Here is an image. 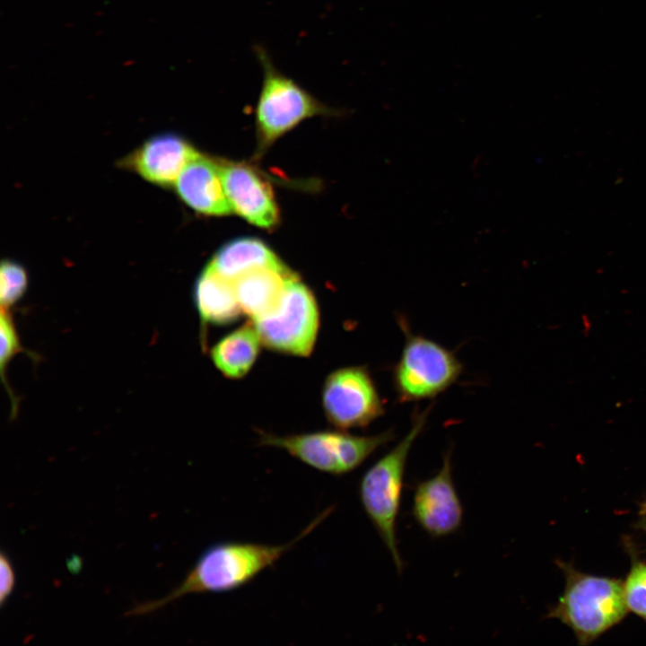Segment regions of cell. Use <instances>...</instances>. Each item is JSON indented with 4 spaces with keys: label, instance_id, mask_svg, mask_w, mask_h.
<instances>
[{
    "label": "cell",
    "instance_id": "7a4b0ae2",
    "mask_svg": "<svg viewBox=\"0 0 646 646\" xmlns=\"http://www.w3.org/2000/svg\"><path fill=\"white\" fill-rule=\"evenodd\" d=\"M432 406L415 408L406 435L362 476L359 496L362 508L388 549L398 573L404 563L397 547V520L409 452L423 432Z\"/></svg>",
    "mask_w": 646,
    "mask_h": 646
},
{
    "label": "cell",
    "instance_id": "30bf717a",
    "mask_svg": "<svg viewBox=\"0 0 646 646\" xmlns=\"http://www.w3.org/2000/svg\"><path fill=\"white\" fill-rule=\"evenodd\" d=\"M223 187L232 212L256 226L271 229L279 210L269 182L253 166L219 159Z\"/></svg>",
    "mask_w": 646,
    "mask_h": 646
},
{
    "label": "cell",
    "instance_id": "6da1fadb",
    "mask_svg": "<svg viewBox=\"0 0 646 646\" xmlns=\"http://www.w3.org/2000/svg\"><path fill=\"white\" fill-rule=\"evenodd\" d=\"M327 509L316 517L294 539L283 545L253 542H222L208 547L182 582L162 598L139 603L126 616L154 612L192 593H224L238 589L274 566L296 544L313 531L331 512Z\"/></svg>",
    "mask_w": 646,
    "mask_h": 646
},
{
    "label": "cell",
    "instance_id": "e0dca14e",
    "mask_svg": "<svg viewBox=\"0 0 646 646\" xmlns=\"http://www.w3.org/2000/svg\"><path fill=\"white\" fill-rule=\"evenodd\" d=\"M0 326H1V354H0V367H1V376H2V381L4 383V388L7 390V393L10 397L11 404H12V413L11 416L13 417L16 415V412L18 410V400L16 397L14 396L13 390L11 389L9 384L7 383L6 378H5V369L7 368L9 362L12 361V359L14 357V355L18 353H22L24 351L22 345L20 342V337L18 336L17 330L15 328V325L13 322V319L9 311V310L6 309H1V320H0Z\"/></svg>",
    "mask_w": 646,
    "mask_h": 646
},
{
    "label": "cell",
    "instance_id": "ba28073f",
    "mask_svg": "<svg viewBox=\"0 0 646 646\" xmlns=\"http://www.w3.org/2000/svg\"><path fill=\"white\" fill-rule=\"evenodd\" d=\"M327 421L338 430L365 428L385 413V403L365 366H348L328 374L322 388Z\"/></svg>",
    "mask_w": 646,
    "mask_h": 646
},
{
    "label": "cell",
    "instance_id": "ac0fdd59",
    "mask_svg": "<svg viewBox=\"0 0 646 646\" xmlns=\"http://www.w3.org/2000/svg\"><path fill=\"white\" fill-rule=\"evenodd\" d=\"M28 273L23 266L12 259H3L0 269L1 309L9 310L24 295L28 288Z\"/></svg>",
    "mask_w": 646,
    "mask_h": 646
},
{
    "label": "cell",
    "instance_id": "5bb4252c",
    "mask_svg": "<svg viewBox=\"0 0 646 646\" xmlns=\"http://www.w3.org/2000/svg\"><path fill=\"white\" fill-rule=\"evenodd\" d=\"M194 301L202 332L207 325L224 326L236 321L242 311L233 283L219 275L208 263L194 285Z\"/></svg>",
    "mask_w": 646,
    "mask_h": 646
},
{
    "label": "cell",
    "instance_id": "277c9868",
    "mask_svg": "<svg viewBox=\"0 0 646 646\" xmlns=\"http://www.w3.org/2000/svg\"><path fill=\"white\" fill-rule=\"evenodd\" d=\"M565 589L548 617L559 619L586 645L619 623L627 612L624 584L617 580L585 574L561 564Z\"/></svg>",
    "mask_w": 646,
    "mask_h": 646
},
{
    "label": "cell",
    "instance_id": "4fadbf2b",
    "mask_svg": "<svg viewBox=\"0 0 646 646\" xmlns=\"http://www.w3.org/2000/svg\"><path fill=\"white\" fill-rule=\"evenodd\" d=\"M296 275L285 265L250 270L232 283L243 314L257 320L273 313L279 306L289 280Z\"/></svg>",
    "mask_w": 646,
    "mask_h": 646
},
{
    "label": "cell",
    "instance_id": "9c48e42d",
    "mask_svg": "<svg viewBox=\"0 0 646 646\" xmlns=\"http://www.w3.org/2000/svg\"><path fill=\"white\" fill-rule=\"evenodd\" d=\"M451 454L450 449L447 450L439 472L419 482L415 489L413 516L432 537L455 533L463 521L464 510L452 478Z\"/></svg>",
    "mask_w": 646,
    "mask_h": 646
},
{
    "label": "cell",
    "instance_id": "5b68a950",
    "mask_svg": "<svg viewBox=\"0 0 646 646\" xmlns=\"http://www.w3.org/2000/svg\"><path fill=\"white\" fill-rule=\"evenodd\" d=\"M397 322L405 343L392 370V383L399 403L432 399L460 377L463 364L456 354L436 341L414 334L404 316Z\"/></svg>",
    "mask_w": 646,
    "mask_h": 646
},
{
    "label": "cell",
    "instance_id": "9a60e30c",
    "mask_svg": "<svg viewBox=\"0 0 646 646\" xmlns=\"http://www.w3.org/2000/svg\"><path fill=\"white\" fill-rule=\"evenodd\" d=\"M262 341L252 321L220 339L210 350L214 366L228 379L244 377L254 365Z\"/></svg>",
    "mask_w": 646,
    "mask_h": 646
},
{
    "label": "cell",
    "instance_id": "44dd1931",
    "mask_svg": "<svg viewBox=\"0 0 646 646\" xmlns=\"http://www.w3.org/2000/svg\"><path fill=\"white\" fill-rule=\"evenodd\" d=\"M643 511H644V513L646 514V503H645V506H644V508H643Z\"/></svg>",
    "mask_w": 646,
    "mask_h": 646
},
{
    "label": "cell",
    "instance_id": "7c38bea8",
    "mask_svg": "<svg viewBox=\"0 0 646 646\" xmlns=\"http://www.w3.org/2000/svg\"><path fill=\"white\" fill-rule=\"evenodd\" d=\"M174 188L180 200L198 214L223 216L232 213L218 159L199 153L185 166Z\"/></svg>",
    "mask_w": 646,
    "mask_h": 646
},
{
    "label": "cell",
    "instance_id": "2e32d148",
    "mask_svg": "<svg viewBox=\"0 0 646 646\" xmlns=\"http://www.w3.org/2000/svg\"><path fill=\"white\" fill-rule=\"evenodd\" d=\"M209 264L219 275L231 282L256 268L284 266L267 245L256 238L231 240L217 250Z\"/></svg>",
    "mask_w": 646,
    "mask_h": 646
},
{
    "label": "cell",
    "instance_id": "8992f818",
    "mask_svg": "<svg viewBox=\"0 0 646 646\" xmlns=\"http://www.w3.org/2000/svg\"><path fill=\"white\" fill-rule=\"evenodd\" d=\"M395 438L392 429L374 435H354L344 430L275 435L260 432L259 444L287 452L305 465L326 474L346 475Z\"/></svg>",
    "mask_w": 646,
    "mask_h": 646
},
{
    "label": "cell",
    "instance_id": "d6986e66",
    "mask_svg": "<svg viewBox=\"0 0 646 646\" xmlns=\"http://www.w3.org/2000/svg\"><path fill=\"white\" fill-rule=\"evenodd\" d=\"M628 609L646 620V563L633 564L624 583Z\"/></svg>",
    "mask_w": 646,
    "mask_h": 646
},
{
    "label": "cell",
    "instance_id": "3957f363",
    "mask_svg": "<svg viewBox=\"0 0 646 646\" xmlns=\"http://www.w3.org/2000/svg\"><path fill=\"white\" fill-rule=\"evenodd\" d=\"M253 50L263 72L255 109L258 155L264 153L276 139L307 118L343 114L342 110L318 100L279 70L265 47L257 44Z\"/></svg>",
    "mask_w": 646,
    "mask_h": 646
},
{
    "label": "cell",
    "instance_id": "52a82bcc",
    "mask_svg": "<svg viewBox=\"0 0 646 646\" xmlns=\"http://www.w3.org/2000/svg\"><path fill=\"white\" fill-rule=\"evenodd\" d=\"M251 321L268 349L304 357L310 354L316 343L319 310L315 295L296 275L287 283L278 308Z\"/></svg>",
    "mask_w": 646,
    "mask_h": 646
},
{
    "label": "cell",
    "instance_id": "8fae6325",
    "mask_svg": "<svg viewBox=\"0 0 646 646\" xmlns=\"http://www.w3.org/2000/svg\"><path fill=\"white\" fill-rule=\"evenodd\" d=\"M200 153L184 137L162 133L145 140L118 163L144 180L161 187H174L185 166Z\"/></svg>",
    "mask_w": 646,
    "mask_h": 646
},
{
    "label": "cell",
    "instance_id": "ffe728a7",
    "mask_svg": "<svg viewBox=\"0 0 646 646\" xmlns=\"http://www.w3.org/2000/svg\"><path fill=\"white\" fill-rule=\"evenodd\" d=\"M0 572H1V591H0V605L1 607L5 603L14 586V572L13 566L7 557V555L1 552L0 555Z\"/></svg>",
    "mask_w": 646,
    "mask_h": 646
}]
</instances>
